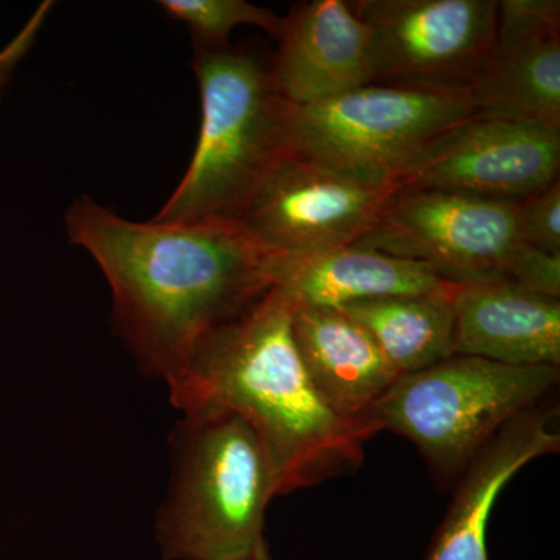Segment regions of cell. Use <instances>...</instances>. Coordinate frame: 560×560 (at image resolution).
Listing matches in <instances>:
<instances>
[{
	"label": "cell",
	"mask_w": 560,
	"mask_h": 560,
	"mask_svg": "<svg viewBox=\"0 0 560 560\" xmlns=\"http://www.w3.org/2000/svg\"><path fill=\"white\" fill-rule=\"evenodd\" d=\"M453 349L511 366L560 368V300L510 285L456 287Z\"/></svg>",
	"instance_id": "4fadbf2b"
},
{
	"label": "cell",
	"mask_w": 560,
	"mask_h": 560,
	"mask_svg": "<svg viewBox=\"0 0 560 560\" xmlns=\"http://www.w3.org/2000/svg\"><path fill=\"white\" fill-rule=\"evenodd\" d=\"M397 183H368L287 154L250 198L238 224L272 256L355 245L374 228Z\"/></svg>",
	"instance_id": "9c48e42d"
},
{
	"label": "cell",
	"mask_w": 560,
	"mask_h": 560,
	"mask_svg": "<svg viewBox=\"0 0 560 560\" xmlns=\"http://www.w3.org/2000/svg\"><path fill=\"white\" fill-rule=\"evenodd\" d=\"M455 290L353 302L340 311L370 334L401 377L455 355L452 305Z\"/></svg>",
	"instance_id": "e0dca14e"
},
{
	"label": "cell",
	"mask_w": 560,
	"mask_h": 560,
	"mask_svg": "<svg viewBox=\"0 0 560 560\" xmlns=\"http://www.w3.org/2000/svg\"><path fill=\"white\" fill-rule=\"evenodd\" d=\"M372 83L467 95L495 46V0H357Z\"/></svg>",
	"instance_id": "ba28073f"
},
{
	"label": "cell",
	"mask_w": 560,
	"mask_h": 560,
	"mask_svg": "<svg viewBox=\"0 0 560 560\" xmlns=\"http://www.w3.org/2000/svg\"><path fill=\"white\" fill-rule=\"evenodd\" d=\"M474 116L469 95L371 83L293 105L291 153L368 183H396L431 140Z\"/></svg>",
	"instance_id": "8992f818"
},
{
	"label": "cell",
	"mask_w": 560,
	"mask_h": 560,
	"mask_svg": "<svg viewBox=\"0 0 560 560\" xmlns=\"http://www.w3.org/2000/svg\"><path fill=\"white\" fill-rule=\"evenodd\" d=\"M272 285L279 287L294 305L331 308L378 298L456 289L422 264L355 245L275 256Z\"/></svg>",
	"instance_id": "9a60e30c"
},
{
	"label": "cell",
	"mask_w": 560,
	"mask_h": 560,
	"mask_svg": "<svg viewBox=\"0 0 560 560\" xmlns=\"http://www.w3.org/2000/svg\"><path fill=\"white\" fill-rule=\"evenodd\" d=\"M517 232L522 243L560 256L559 179L517 202Z\"/></svg>",
	"instance_id": "ffe728a7"
},
{
	"label": "cell",
	"mask_w": 560,
	"mask_h": 560,
	"mask_svg": "<svg viewBox=\"0 0 560 560\" xmlns=\"http://www.w3.org/2000/svg\"><path fill=\"white\" fill-rule=\"evenodd\" d=\"M559 167L560 131L474 116L431 140L396 183L521 201L559 179Z\"/></svg>",
	"instance_id": "30bf717a"
},
{
	"label": "cell",
	"mask_w": 560,
	"mask_h": 560,
	"mask_svg": "<svg viewBox=\"0 0 560 560\" xmlns=\"http://www.w3.org/2000/svg\"><path fill=\"white\" fill-rule=\"evenodd\" d=\"M172 480L156 514L164 560H248L268 547V504L279 497L267 448L226 411L183 415L172 434Z\"/></svg>",
	"instance_id": "277c9868"
},
{
	"label": "cell",
	"mask_w": 560,
	"mask_h": 560,
	"mask_svg": "<svg viewBox=\"0 0 560 560\" xmlns=\"http://www.w3.org/2000/svg\"><path fill=\"white\" fill-rule=\"evenodd\" d=\"M555 415L545 401L511 420L478 453L456 482L455 499L427 560H489L488 526L501 490L533 460L559 452Z\"/></svg>",
	"instance_id": "7c38bea8"
},
{
	"label": "cell",
	"mask_w": 560,
	"mask_h": 560,
	"mask_svg": "<svg viewBox=\"0 0 560 560\" xmlns=\"http://www.w3.org/2000/svg\"><path fill=\"white\" fill-rule=\"evenodd\" d=\"M248 560H271L270 558V551H268V547L265 548V550H261L260 552H257L254 558H250Z\"/></svg>",
	"instance_id": "603a6c76"
},
{
	"label": "cell",
	"mask_w": 560,
	"mask_h": 560,
	"mask_svg": "<svg viewBox=\"0 0 560 560\" xmlns=\"http://www.w3.org/2000/svg\"><path fill=\"white\" fill-rule=\"evenodd\" d=\"M27 44L28 33L25 32L18 38L16 43H11L5 51L0 54V91H2L3 84H5L7 79H9L11 69H13V66L20 60V55L25 50Z\"/></svg>",
	"instance_id": "7402d4cb"
},
{
	"label": "cell",
	"mask_w": 560,
	"mask_h": 560,
	"mask_svg": "<svg viewBox=\"0 0 560 560\" xmlns=\"http://www.w3.org/2000/svg\"><path fill=\"white\" fill-rule=\"evenodd\" d=\"M517 202L399 186L355 246L422 264L451 285L510 283Z\"/></svg>",
	"instance_id": "52a82bcc"
},
{
	"label": "cell",
	"mask_w": 560,
	"mask_h": 560,
	"mask_svg": "<svg viewBox=\"0 0 560 560\" xmlns=\"http://www.w3.org/2000/svg\"><path fill=\"white\" fill-rule=\"evenodd\" d=\"M158 5L172 20L186 24L194 47L202 49L231 46V33L241 25L259 27L276 39L282 21L275 11L245 0H161Z\"/></svg>",
	"instance_id": "ac0fdd59"
},
{
	"label": "cell",
	"mask_w": 560,
	"mask_h": 560,
	"mask_svg": "<svg viewBox=\"0 0 560 560\" xmlns=\"http://www.w3.org/2000/svg\"><path fill=\"white\" fill-rule=\"evenodd\" d=\"M510 283L529 293L560 300V256L521 242L512 256Z\"/></svg>",
	"instance_id": "44dd1931"
},
{
	"label": "cell",
	"mask_w": 560,
	"mask_h": 560,
	"mask_svg": "<svg viewBox=\"0 0 560 560\" xmlns=\"http://www.w3.org/2000/svg\"><path fill=\"white\" fill-rule=\"evenodd\" d=\"M65 223L108 280L117 335L167 386L201 338L272 287L275 256L235 221L138 223L81 197Z\"/></svg>",
	"instance_id": "6da1fadb"
},
{
	"label": "cell",
	"mask_w": 560,
	"mask_h": 560,
	"mask_svg": "<svg viewBox=\"0 0 560 560\" xmlns=\"http://www.w3.org/2000/svg\"><path fill=\"white\" fill-rule=\"evenodd\" d=\"M270 62L280 94L294 106L372 83L371 32L349 2L307 0L280 21Z\"/></svg>",
	"instance_id": "8fae6325"
},
{
	"label": "cell",
	"mask_w": 560,
	"mask_h": 560,
	"mask_svg": "<svg viewBox=\"0 0 560 560\" xmlns=\"http://www.w3.org/2000/svg\"><path fill=\"white\" fill-rule=\"evenodd\" d=\"M559 378L556 366H511L455 353L397 378L371 419L411 441L434 477L448 485L511 420L545 404Z\"/></svg>",
	"instance_id": "5b68a950"
},
{
	"label": "cell",
	"mask_w": 560,
	"mask_h": 560,
	"mask_svg": "<svg viewBox=\"0 0 560 560\" xmlns=\"http://www.w3.org/2000/svg\"><path fill=\"white\" fill-rule=\"evenodd\" d=\"M201 127L186 175L153 221H235L291 153L293 105L254 51L195 47Z\"/></svg>",
	"instance_id": "3957f363"
},
{
	"label": "cell",
	"mask_w": 560,
	"mask_h": 560,
	"mask_svg": "<svg viewBox=\"0 0 560 560\" xmlns=\"http://www.w3.org/2000/svg\"><path fill=\"white\" fill-rule=\"evenodd\" d=\"M168 389L183 415L226 411L248 422L279 495L357 469L381 431L340 418L319 396L294 340L293 302L275 285L201 338Z\"/></svg>",
	"instance_id": "7a4b0ae2"
},
{
	"label": "cell",
	"mask_w": 560,
	"mask_h": 560,
	"mask_svg": "<svg viewBox=\"0 0 560 560\" xmlns=\"http://www.w3.org/2000/svg\"><path fill=\"white\" fill-rule=\"evenodd\" d=\"M293 334L305 370L331 410L349 422L375 423L372 408L400 375L370 334L340 308L294 304Z\"/></svg>",
	"instance_id": "5bb4252c"
},
{
	"label": "cell",
	"mask_w": 560,
	"mask_h": 560,
	"mask_svg": "<svg viewBox=\"0 0 560 560\" xmlns=\"http://www.w3.org/2000/svg\"><path fill=\"white\" fill-rule=\"evenodd\" d=\"M560 36L559 0L497 2L495 46Z\"/></svg>",
	"instance_id": "d6986e66"
},
{
	"label": "cell",
	"mask_w": 560,
	"mask_h": 560,
	"mask_svg": "<svg viewBox=\"0 0 560 560\" xmlns=\"http://www.w3.org/2000/svg\"><path fill=\"white\" fill-rule=\"evenodd\" d=\"M467 95L477 117L560 131V36L493 46Z\"/></svg>",
	"instance_id": "2e32d148"
}]
</instances>
